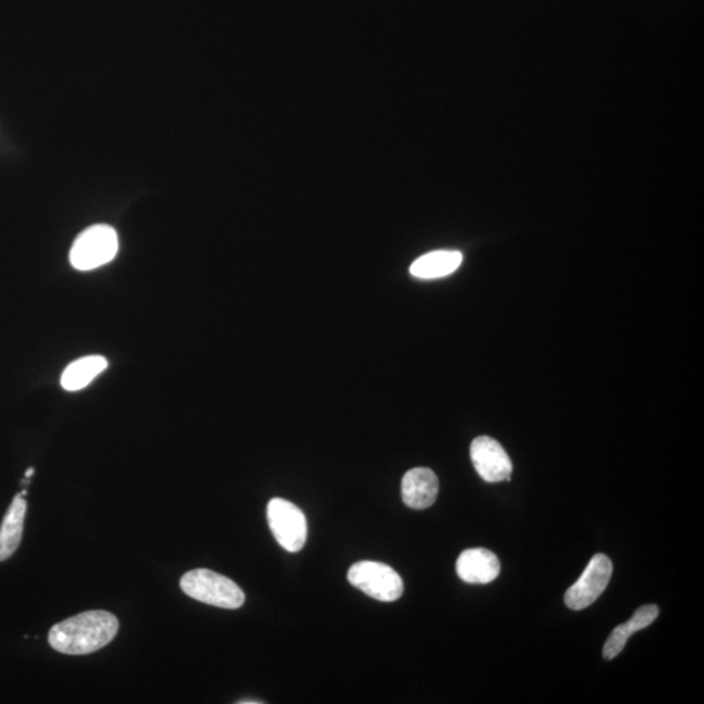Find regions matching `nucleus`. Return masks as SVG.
Here are the masks:
<instances>
[{
  "instance_id": "2",
  "label": "nucleus",
  "mask_w": 704,
  "mask_h": 704,
  "mask_svg": "<svg viewBox=\"0 0 704 704\" xmlns=\"http://www.w3.org/2000/svg\"><path fill=\"white\" fill-rule=\"evenodd\" d=\"M180 587L189 598L218 608L238 609L246 602L243 590L234 580L208 569L186 573Z\"/></svg>"
},
{
  "instance_id": "4",
  "label": "nucleus",
  "mask_w": 704,
  "mask_h": 704,
  "mask_svg": "<svg viewBox=\"0 0 704 704\" xmlns=\"http://www.w3.org/2000/svg\"><path fill=\"white\" fill-rule=\"evenodd\" d=\"M349 582L378 602L391 603L403 593V580L394 569L375 561H361L350 567Z\"/></svg>"
},
{
  "instance_id": "3",
  "label": "nucleus",
  "mask_w": 704,
  "mask_h": 704,
  "mask_svg": "<svg viewBox=\"0 0 704 704\" xmlns=\"http://www.w3.org/2000/svg\"><path fill=\"white\" fill-rule=\"evenodd\" d=\"M120 240L113 227L95 225L83 231L71 248L70 260L77 271H93L113 261Z\"/></svg>"
},
{
  "instance_id": "5",
  "label": "nucleus",
  "mask_w": 704,
  "mask_h": 704,
  "mask_svg": "<svg viewBox=\"0 0 704 704\" xmlns=\"http://www.w3.org/2000/svg\"><path fill=\"white\" fill-rule=\"evenodd\" d=\"M267 521L274 538L285 551L297 553L303 550L309 527L305 515L297 505L284 499H273L267 504Z\"/></svg>"
},
{
  "instance_id": "10",
  "label": "nucleus",
  "mask_w": 704,
  "mask_h": 704,
  "mask_svg": "<svg viewBox=\"0 0 704 704\" xmlns=\"http://www.w3.org/2000/svg\"><path fill=\"white\" fill-rule=\"evenodd\" d=\"M657 616V605L650 604L641 606V608L634 612V615H632L628 623L621 624L616 629H613L608 641L604 644V658L612 661V658L621 654L632 632L648 628V626L655 621Z\"/></svg>"
},
{
  "instance_id": "1",
  "label": "nucleus",
  "mask_w": 704,
  "mask_h": 704,
  "mask_svg": "<svg viewBox=\"0 0 704 704\" xmlns=\"http://www.w3.org/2000/svg\"><path fill=\"white\" fill-rule=\"evenodd\" d=\"M120 623L113 613L88 611L52 626L49 643L65 655H87L113 641Z\"/></svg>"
},
{
  "instance_id": "9",
  "label": "nucleus",
  "mask_w": 704,
  "mask_h": 704,
  "mask_svg": "<svg viewBox=\"0 0 704 704\" xmlns=\"http://www.w3.org/2000/svg\"><path fill=\"white\" fill-rule=\"evenodd\" d=\"M439 487V479L432 469L426 467L410 469L402 479V500L408 507L423 511L435 504Z\"/></svg>"
},
{
  "instance_id": "11",
  "label": "nucleus",
  "mask_w": 704,
  "mask_h": 704,
  "mask_svg": "<svg viewBox=\"0 0 704 704\" xmlns=\"http://www.w3.org/2000/svg\"><path fill=\"white\" fill-rule=\"evenodd\" d=\"M25 514L26 501L20 493L13 499L0 527V561L9 560L22 543Z\"/></svg>"
},
{
  "instance_id": "15",
  "label": "nucleus",
  "mask_w": 704,
  "mask_h": 704,
  "mask_svg": "<svg viewBox=\"0 0 704 704\" xmlns=\"http://www.w3.org/2000/svg\"><path fill=\"white\" fill-rule=\"evenodd\" d=\"M33 474H35V469L29 468L28 472H26L25 476H26V478H30V476H32Z\"/></svg>"
},
{
  "instance_id": "12",
  "label": "nucleus",
  "mask_w": 704,
  "mask_h": 704,
  "mask_svg": "<svg viewBox=\"0 0 704 704\" xmlns=\"http://www.w3.org/2000/svg\"><path fill=\"white\" fill-rule=\"evenodd\" d=\"M462 253L458 251H436L424 254L410 267V273L420 279L447 277L458 269L462 264Z\"/></svg>"
},
{
  "instance_id": "6",
  "label": "nucleus",
  "mask_w": 704,
  "mask_h": 704,
  "mask_svg": "<svg viewBox=\"0 0 704 704\" xmlns=\"http://www.w3.org/2000/svg\"><path fill=\"white\" fill-rule=\"evenodd\" d=\"M612 571V561L605 554L593 556L582 576L566 591V605L573 611H582L595 603L608 586Z\"/></svg>"
},
{
  "instance_id": "13",
  "label": "nucleus",
  "mask_w": 704,
  "mask_h": 704,
  "mask_svg": "<svg viewBox=\"0 0 704 704\" xmlns=\"http://www.w3.org/2000/svg\"><path fill=\"white\" fill-rule=\"evenodd\" d=\"M108 361L100 355L85 356L77 359L64 369L62 375V387L68 391H77L87 388L88 385L100 376L108 368Z\"/></svg>"
},
{
  "instance_id": "14",
  "label": "nucleus",
  "mask_w": 704,
  "mask_h": 704,
  "mask_svg": "<svg viewBox=\"0 0 704 704\" xmlns=\"http://www.w3.org/2000/svg\"><path fill=\"white\" fill-rule=\"evenodd\" d=\"M260 701H240L239 704H261Z\"/></svg>"
},
{
  "instance_id": "8",
  "label": "nucleus",
  "mask_w": 704,
  "mask_h": 704,
  "mask_svg": "<svg viewBox=\"0 0 704 704\" xmlns=\"http://www.w3.org/2000/svg\"><path fill=\"white\" fill-rule=\"evenodd\" d=\"M501 564L491 551L485 548H473L461 553L456 560V574L463 582L469 584H487L499 577Z\"/></svg>"
},
{
  "instance_id": "7",
  "label": "nucleus",
  "mask_w": 704,
  "mask_h": 704,
  "mask_svg": "<svg viewBox=\"0 0 704 704\" xmlns=\"http://www.w3.org/2000/svg\"><path fill=\"white\" fill-rule=\"evenodd\" d=\"M473 465L482 480L499 482L511 479L513 463L505 449L492 437L480 436L469 449Z\"/></svg>"
}]
</instances>
